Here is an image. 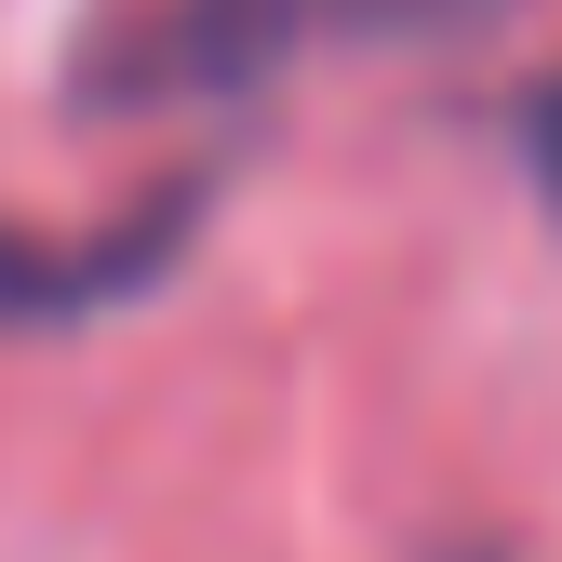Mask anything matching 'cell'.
<instances>
[{
	"label": "cell",
	"mask_w": 562,
	"mask_h": 562,
	"mask_svg": "<svg viewBox=\"0 0 562 562\" xmlns=\"http://www.w3.org/2000/svg\"><path fill=\"white\" fill-rule=\"evenodd\" d=\"M175 228V201H148V215H121L94 241H27V228H0V308H54V295H108V281H134L161 255Z\"/></svg>",
	"instance_id": "6da1fadb"
},
{
	"label": "cell",
	"mask_w": 562,
	"mask_h": 562,
	"mask_svg": "<svg viewBox=\"0 0 562 562\" xmlns=\"http://www.w3.org/2000/svg\"><path fill=\"white\" fill-rule=\"evenodd\" d=\"M308 14H335V0H175V14H161V54L241 67V54H268V41H295ZM362 14H389V0H362Z\"/></svg>",
	"instance_id": "7a4b0ae2"
}]
</instances>
